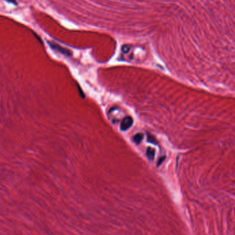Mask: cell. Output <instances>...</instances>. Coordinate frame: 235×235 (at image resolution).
Instances as JSON below:
<instances>
[{
    "label": "cell",
    "instance_id": "cell-1",
    "mask_svg": "<svg viewBox=\"0 0 235 235\" xmlns=\"http://www.w3.org/2000/svg\"><path fill=\"white\" fill-rule=\"evenodd\" d=\"M48 44H49L50 46L52 48L53 50H55L56 51H57V52H59L62 54H64V55H66V56H71V52H70L68 50H67V49H66V48L61 47V45H58L57 44H56V43H54L53 41H48Z\"/></svg>",
    "mask_w": 235,
    "mask_h": 235
},
{
    "label": "cell",
    "instance_id": "cell-2",
    "mask_svg": "<svg viewBox=\"0 0 235 235\" xmlns=\"http://www.w3.org/2000/svg\"><path fill=\"white\" fill-rule=\"evenodd\" d=\"M132 123H133V119H132L131 117H130V116H127V117L124 118L121 123V130L127 131L132 125Z\"/></svg>",
    "mask_w": 235,
    "mask_h": 235
},
{
    "label": "cell",
    "instance_id": "cell-3",
    "mask_svg": "<svg viewBox=\"0 0 235 235\" xmlns=\"http://www.w3.org/2000/svg\"><path fill=\"white\" fill-rule=\"evenodd\" d=\"M146 155L148 157V158L150 160H153L154 158H155V151L154 148H151V147H148L147 148L146 151Z\"/></svg>",
    "mask_w": 235,
    "mask_h": 235
},
{
    "label": "cell",
    "instance_id": "cell-4",
    "mask_svg": "<svg viewBox=\"0 0 235 235\" xmlns=\"http://www.w3.org/2000/svg\"><path fill=\"white\" fill-rule=\"evenodd\" d=\"M143 138H144V135L141 133H138L133 137V140L136 144H139V143L142 141Z\"/></svg>",
    "mask_w": 235,
    "mask_h": 235
},
{
    "label": "cell",
    "instance_id": "cell-5",
    "mask_svg": "<svg viewBox=\"0 0 235 235\" xmlns=\"http://www.w3.org/2000/svg\"><path fill=\"white\" fill-rule=\"evenodd\" d=\"M147 139L148 141L152 143V144H157V142H156V140L155 137H154L152 134H150L149 133H148L147 134Z\"/></svg>",
    "mask_w": 235,
    "mask_h": 235
},
{
    "label": "cell",
    "instance_id": "cell-6",
    "mask_svg": "<svg viewBox=\"0 0 235 235\" xmlns=\"http://www.w3.org/2000/svg\"><path fill=\"white\" fill-rule=\"evenodd\" d=\"M5 1H6L7 2H9V3H10V4H14L15 6H17V2H16V0H5Z\"/></svg>",
    "mask_w": 235,
    "mask_h": 235
},
{
    "label": "cell",
    "instance_id": "cell-7",
    "mask_svg": "<svg viewBox=\"0 0 235 235\" xmlns=\"http://www.w3.org/2000/svg\"><path fill=\"white\" fill-rule=\"evenodd\" d=\"M165 160V157H162V158H161L160 159H159V162L157 163V166H159V165H160V164L162 163V162H163V160Z\"/></svg>",
    "mask_w": 235,
    "mask_h": 235
}]
</instances>
